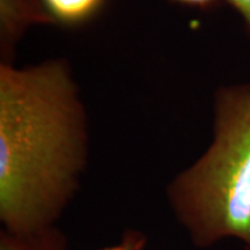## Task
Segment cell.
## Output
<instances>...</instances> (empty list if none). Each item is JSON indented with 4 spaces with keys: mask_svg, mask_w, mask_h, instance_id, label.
Listing matches in <instances>:
<instances>
[{
    "mask_svg": "<svg viewBox=\"0 0 250 250\" xmlns=\"http://www.w3.org/2000/svg\"><path fill=\"white\" fill-rule=\"evenodd\" d=\"M88 118L70 62L0 64V221L11 235L54 227L88 161Z\"/></svg>",
    "mask_w": 250,
    "mask_h": 250,
    "instance_id": "1",
    "label": "cell"
},
{
    "mask_svg": "<svg viewBox=\"0 0 250 250\" xmlns=\"http://www.w3.org/2000/svg\"><path fill=\"white\" fill-rule=\"evenodd\" d=\"M213 141L167 187L172 213L197 248L236 238L250 249V85L217 88Z\"/></svg>",
    "mask_w": 250,
    "mask_h": 250,
    "instance_id": "2",
    "label": "cell"
},
{
    "mask_svg": "<svg viewBox=\"0 0 250 250\" xmlns=\"http://www.w3.org/2000/svg\"><path fill=\"white\" fill-rule=\"evenodd\" d=\"M53 24L41 0H0L1 62L13 64L18 42L32 25Z\"/></svg>",
    "mask_w": 250,
    "mask_h": 250,
    "instance_id": "3",
    "label": "cell"
},
{
    "mask_svg": "<svg viewBox=\"0 0 250 250\" xmlns=\"http://www.w3.org/2000/svg\"><path fill=\"white\" fill-rule=\"evenodd\" d=\"M53 24L78 27L90 21L106 0H41Z\"/></svg>",
    "mask_w": 250,
    "mask_h": 250,
    "instance_id": "4",
    "label": "cell"
},
{
    "mask_svg": "<svg viewBox=\"0 0 250 250\" xmlns=\"http://www.w3.org/2000/svg\"><path fill=\"white\" fill-rule=\"evenodd\" d=\"M0 250H68L67 239L56 227L31 235H0Z\"/></svg>",
    "mask_w": 250,
    "mask_h": 250,
    "instance_id": "5",
    "label": "cell"
},
{
    "mask_svg": "<svg viewBox=\"0 0 250 250\" xmlns=\"http://www.w3.org/2000/svg\"><path fill=\"white\" fill-rule=\"evenodd\" d=\"M146 245V236L139 231L128 229L123 235V239L118 245H113L100 250H143Z\"/></svg>",
    "mask_w": 250,
    "mask_h": 250,
    "instance_id": "6",
    "label": "cell"
},
{
    "mask_svg": "<svg viewBox=\"0 0 250 250\" xmlns=\"http://www.w3.org/2000/svg\"><path fill=\"white\" fill-rule=\"evenodd\" d=\"M241 16L250 38V0H225Z\"/></svg>",
    "mask_w": 250,
    "mask_h": 250,
    "instance_id": "7",
    "label": "cell"
},
{
    "mask_svg": "<svg viewBox=\"0 0 250 250\" xmlns=\"http://www.w3.org/2000/svg\"><path fill=\"white\" fill-rule=\"evenodd\" d=\"M170 1L177 3V4H182V6H188V7H196V9L206 10L214 7L223 0H170Z\"/></svg>",
    "mask_w": 250,
    "mask_h": 250,
    "instance_id": "8",
    "label": "cell"
}]
</instances>
